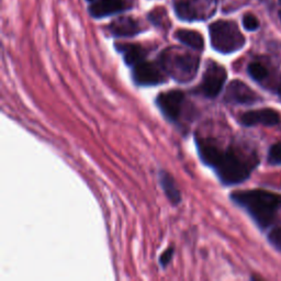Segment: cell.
Returning a JSON list of instances; mask_svg holds the SVG:
<instances>
[{"label": "cell", "mask_w": 281, "mask_h": 281, "mask_svg": "<svg viewBox=\"0 0 281 281\" xmlns=\"http://www.w3.org/2000/svg\"><path fill=\"white\" fill-rule=\"evenodd\" d=\"M117 50L122 53L124 62L126 65L133 66L145 61L147 55V50L143 48L142 45L138 44H131V43H118L116 45Z\"/></svg>", "instance_id": "4fadbf2b"}, {"label": "cell", "mask_w": 281, "mask_h": 281, "mask_svg": "<svg viewBox=\"0 0 281 281\" xmlns=\"http://www.w3.org/2000/svg\"><path fill=\"white\" fill-rule=\"evenodd\" d=\"M175 38L180 43H183L192 50L202 51L204 49L203 37L195 30L180 29L175 33Z\"/></svg>", "instance_id": "9a60e30c"}, {"label": "cell", "mask_w": 281, "mask_h": 281, "mask_svg": "<svg viewBox=\"0 0 281 281\" xmlns=\"http://www.w3.org/2000/svg\"><path fill=\"white\" fill-rule=\"evenodd\" d=\"M149 19L151 21L158 26H166L168 22V17L166 15V11L163 8H156L150 12Z\"/></svg>", "instance_id": "e0dca14e"}, {"label": "cell", "mask_w": 281, "mask_h": 281, "mask_svg": "<svg viewBox=\"0 0 281 281\" xmlns=\"http://www.w3.org/2000/svg\"><path fill=\"white\" fill-rule=\"evenodd\" d=\"M165 73L159 62L143 61L132 67V78L137 86H156L164 84L167 79Z\"/></svg>", "instance_id": "52a82bcc"}, {"label": "cell", "mask_w": 281, "mask_h": 281, "mask_svg": "<svg viewBox=\"0 0 281 281\" xmlns=\"http://www.w3.org/2000/svg\"><path fill=\"white\" fill-rule=\"evenodd\" d=\"M268 239L278 251L281 252V227L271 230L268 234Z\"/></svg>", "instance_id": "ffe728a7"}, {"label": "cell", "mask_w": 281, "mask_h": 281, "mask_svg": "<svg viewBox=\"0 0 281 281\" xmlns=\"http://www.w3.org/2000/svg\"><path fill=\"white\" fill-rule=\"evenodd\" d=\"M197 149L202 162L216 170L219 179L224 185H236L250 177L257 165L255 156H247L235 147L222 149L216 140L204 136H197Z\"/></svg>", "instance_id": "6da1fadb"}, {"label": "cell", "mask_w": 281, "mask_h": 281, "mask_svg": "<svg viewBox=\"0 0 281 281\" xmlns=\"http://www.w3.org/2000/svg\"><path fill=\"white\" fill-rule=\"evenodd\" d=\"M209 31L212 48L222 54H231L245 45L244 36L233 21L219 20L210 25Z\"/></svg>", "instance_id": "277c9868"}, {"label": "cell", "mask_w": 281, "mask_h": 281, "mask_svg": "<svg viewBox=\"0 0 281 281\" xmlns=\"http://www.w3.org/2000/svg\"><path fill=\"white\" fill-rule=\"evenodd\" d=\"M227 79L226 69L222 65L210 61L203 73L202 82L196 91L206 98H216L222 90Z\"/></svg>", "instance_id": "8992f818"}, {"label": "cell", "mask_w": 281, "mask_h": 281, "mask_svg": "<svg viewBox=\"0 0 281 281\" xmlns=\"http://www.w3.org/2000/svg\"><path fill=\"white\" fill-rule=\"evenodd\" d=\"M172 255H173V249H172V247H169V249H167L162 254V256H160V258H159V264H160V266L163 267V268H165V267L170 263V260L172 258Z\"/></svg>", "instance_id": "44dd1931"}, {"label": "cell", "mask_w": 281, "mask_h": 281, "mask_svg": "<svg viewBox=\"0 0 281 281\" xmlns=\"http://www.w3.org/2000/svg\"><path fill=\"white\" fill-rule=\"evenodd\" d=\"M277 92H278V96L281 99V76L279 78V83H278V87H277Z\"/></svg>", "instance_id": "7402d4cb"}, {"label": "cell", "mask_w": 281, "mask_h": 281, "mask_svg": "<svg viewBox=\"0 0 281 281\" xmlns=\"http://www.w3.org/2000/svg\"><path fill=\"white\" fill-rule=\"evenodd\" d=\"M239 121L245 126H254L263 124L266 126H275L281 123V115L273 109L265 108L244 112Z\"/></svg>", "instance_id": "30bf717a"}, {"label": "cell", "mask_w": 281, "mask_h": 281, "mask_svg": "<svg viewBox=\"0 0 281 281\" xmlns=\"http://www.w3.org/2000/svg\"><path fill=\"white\" fill-rule=\"evenodd\" d=\"M87 2H89V3H93V2H95V0H87Z\"/></svg>", "instance_id": "603a6c76"}, {"label": "cell", "mask_w": 281, "mask_h": 281, "mask_svg": "<svg viewBox=\"0 0 281 281\" xmlns=\"http://www.w3.org/2000/svg\"><path fill=\"white\" fill-rule=\"evenodd\" d=\"M131 8L126 0H95L89 7V12L93 18H103Z\"/></svg>", "instance_id": "8fae6325"}, {"label": "cell", "mask_w": 281, "mask_h": 281, "mask_svg": "<svg viewBox=\"0 0 281 281\" xmlns=\"http://www.w3.org/2000/svg\"><path fill=\"white\" fill-rule=\"evenodd\" d=\"M268 162L271 165H281V142L273 144L270 147Z\"/></svg>", "instance_id": "ac0fdd59"}, {"label": "cell", "mask_w": 281, "mask_h": 281, "mask_svg": "<svg viewBox=\"0 0 281 281\" xmlns=\"http://www.w3.org/2000/svg\"><path fill=\"white\" fill-rule=\"evenodd\" d=\"M231 199L249 212L260 229H266L272 223L281 206V195L259 189L235 191Z\"/></svg>", "instance_id": "7a4b0ae2"}, {"label": "cell", "mask_w": 281, "mask_h": 281, "mask_svg": "<svg viewBox=\"0 0 281 281\" xmlns=\"http://www.w3.org/2000/svg\"><path fill=\"white\" fill-rule=\"evenodd\" d=\"M279 3H280V5H281V0H279Z\"/></svg>", "instance_id": "d4e9b609"}, {"label": "cell", "mask_w": 281, "mask_h": 281, "mask_svg": "<svg viewBox=\"0 0 281 281\" xmlns=\"http://www.w3.org/2000/svg\"><path fill=\"white\" fill-rule=\"evenodd\" d=\"M259 96L250 86L238 79L233 80L225 91V101L237 104H252L258 101Z\"/></svg>", "instance_id": "9c48e42d"}, {"label": "cell", "mask_w": 281, "mask_h": 281, "mask_svg": "<svg viewBox=\"0 0 281 281\" xmlns=\"http://www.w3.org/2000/svg\"><path fill=\"white\" fill-rule=\"evenodd\" d=\"M158 62L167 76L178 83H189L197 75L200 58L198 55L178 48H169L162 52Z\"/></svg>", "instance_id": "3957f363"}, {"label": "cell", "mask_w": 281, "mask_h": 281, "mask_svg": "<svg viewBox=\"0 0 281 281\" xmlns=\"http://www.w3.org/2000/svg\"><path fill=\"white\" fill-rule=\"evenodd\" d=\"M218 0H175L177 16L186 21L206 20L213 15Z\"/></svg>", "instance_id": "5b68a950"}, {"label": "cell", "mask_w": 281, "mask_h": 281, "mask_svg": "<svg viewBox=\"0 0 281 281\" xmlns=\"http://www.w3.org/2000/svg\"><path fill=\"white\" fill-rule=\"evenodd\" d=\"M159 184L162 186V189L164 190L166 197L168 198L169 201L173 204L177 205L182 201V196H180V191L177 187V184L168 172L167 171H159Z\"/></svg>", "instance_id": "5bb4252c"}, {"label": "cell", "mask_w": 281, "mask_h": 281, "mask_svg": "<svg viewBox=\"0 0 281 281\" xmlns=\"http://www.w3.org/2000/svg\"><path fill=\"white\" fill-rule=\"evenodd\" d=\"M279 17H280V20H281V11H279Z\"/></svg>", "instance_id": "cb8c5ba5"}, {"label": "cell", "mask_w": 281, "mask_h": 281, "mask_svg": "<svg viewBox=\"0 0 281 281\" xmlns=\"http://www.w3.org/2000/svg\"><path fill=\"white\" fill-rule=\"evenodd\" d=\"M243 25L247 31H255L259 28V21L252 13H247L243 17Z\"/></svg>", "instance_id": "d6986e66"}, {"label": "cell", "mask_w": 281, "mask_h": 281, "mask_svg": "<svg viewBox=\"0 0 281 281\" xmlns=\"http://www.w3.org/2000/svg\"><path fill=\"white\" fill-rule=\"evenodd\" d=\"M108 30L113 37L130 38L134 37L140 32V25L135 19L131 17L118 18L109 24Z\"/></svg>", "instance_id": "7c38bea8"}, {"label": "cell", "mask_w": 281, "mask_h": 281, "mask_svg": "<svg viewBox=\"0 0 281 281\" xmlns=\"http://www.w3.org/2000/svg\"><path fill=\"white\" fill-rule=\"evenodd\" d=\"M185 93L180 90H170L159 93L156 104L164 117L172 123H178L185 106Z\"/></svg>", "instance_id": "ba28073f"}, {"label": "cell", "mask_w": 281, "mask_h": 281, "mask_svg": "<svg viewBox=\"0 0 281 281\" xmlns=\"http://www.w3.org/2000/svg\"><path fill=\"white\" fill-rule=\"evenodd\" d=\"M247 72H249L250 76L256 82H262L268 75V71L260 63H251L249 67H247Z\"/></svg>", "instance_id": "2e32d148"}]
</instances>
